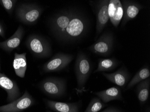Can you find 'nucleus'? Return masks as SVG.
Instances as JSON below:
<instances>
[{
	"mask_svg": "<svg viewBox=\"0 0 150 112\" xmlns=\"http://www.w3.org/2000/svg\"><path fill=\"white\" fill-rule=\"evenodd\" d=\"M94 94L105 104L114 100L124 101L121 88L118 86L113 87L106 90L98 91L94 92Z\"/></svg>",
	"mask_w": 150,
	"mask_h": 112,
	"instance_id": "obj_14",
	"label": "nucleus"
},
{
	"mask_svg": "<svg viewBox=\"0 0 150 112\" xmlns=\"http://www.w3.org/2000/svg\"><path fill=\"white\" fill-rule=\"evenodd\" d=\"M32 96L26 91L22 97L9 104L0 106V112H18L30 107L34 104Z\"/></svg>",
	"mask_w": 150,
	"mask_h": 112,
	"instance_id": "obj_9",
	"label": "nucleus"
},
{
	"mask_svg": "<svg viewBox=\"0 0 150 112\" xmlns=\"http://www.w3.org/2000/svg\"><path fill=\"white\" fill-rule=\"evenodd\" d=\"M24 30L21 26L13 35L5 41L0 42V48L7 52H11L13 50L18 48L23 37Z\"/></svg>",
	"mask_w": 150,
	"mask_h": 112,
	"instance_id": "obj_15",
	"label": "nucleus"
},
{
	"mask_svg": "<svg viewBox=\"0 0 150 112\" xmlns=\"http://www.w3.org/2000/svg\"><path fill=\"white\" fill-rule=\"evenodd\" d=\"M107 106V104L104 103L99 98L93 97L84 112H98Z\"/></svg>",
	"mask_w": 150,
	"mask_h": 112,
	"instance_id": "obj_21",
	"label": "nucleus"
},
{
	"mask_svg": "<svg viewBox=\"0 0 150 112\" xmlns=\"http://www.w3.org/2000/svg\"><path fill=\"white\" fill-rule=\"evenodd\" d=\"M101 112H125L122 109L115 106H111Z\"/></svg>",
	"mask_w": 150,
	"mask_h": 112,
	"instance_id": "obj_23",
	"label": "nucleus"
},
{
	"mask_svg": "<svg viewBox=\"0 0 150 112\" xmlns=\"http://www.w3.org/2000/svg\"><path fill=\"white\" fill-rule=\"evenodd\" d=\"M47 112H50V111H47Z\"/></svg>",
	"mask_w": 150,
	"mask_h": 112,
	"instance_id": "obj_25",
	"label": "nucleus"
},
{
	"mask_svg": "<svg viewBox=\"0 0 150 112\" xmlns=\"http://www.w3.org/2000/svg\"><path fill=\"white\" fill-rule=\"evenodd\" d=\"M40 88L47 96L52 97H60L66 91V83L61 78L51 77L44 80L40 84Z\"/></svg>",
	"mask_w": 150,
	"mask_h": 112,
	"instance_id": "obj_4",
	"label": "nucleus"
},
{
	"mask_svg": "<svg viewBox=\"0 0 150 112\" xmlns=\"http://www.w3.org/2000/svg\"><path fill=\"white\" fill-rule=\"evenodd\" d=\"M150 87V78L141 82L137 85L136 92L141 105L144 104L148 100Z\"/></svg>",
	"mask_w": 150,
	"mask_h": 112,
	"instance_id": "obj_18",
	"label": "nucleus"
},
{
	"mask_svg": "<svg viewBox=\"0 0 150 112\" xmlns=\"http://www.w3.org/2000/svg\"><path fill=\"white\" fill-rule=\"evenodd\" d=\"M0 87L6 92L9 101H13L20 95L19 88L16 83L5 74L0 73Z\"/></svg>",
	"mask_w": 150,
	"mask_h": 112,
	"instance_id": "obj_12",
	"label": "nucleus"
},
{
	"mask_svg": "<svg viewBox=\"0 0 150 112\" xmlns=\"http://www.w3.org/2000/svg\"><path fill=\"white\" fill-rule=\"evenodd\" d=\"M109 20L115 27H117L122 20L123 11L120 0H110L108 7Z\"/></svg>",
	"mask_w": 150,
	"mask_h": 112,
	"instance_id": "obj_13",
	"label": "nucleus"
},
{
	"mask_svg": "<svg viewBox=\"0 0 150 112\" xmlns=\"http://www.w3.org/2000/svg\"><path fill=\"white\" fill-rule=\"evenodd\" d=\"M114 42V37L112 32L104 33L95 42L88 47V49L92 53L103 56H108L112 51Z\"/></svg>",
	"mask_w": 150,
	"mask_h": 112,
	"instance_id": "obj_3",
	"label": "nucleus"
},
{
	"mask_svg": "<svg viewBox=\"0 0 150 112\" xmlns=\"http://www.w3.org/2000/svg\"><path fill=\"white\" fill-rule=\"evenodd\" d=\"M150 70L149 66H144L140 70H139L132 79L129 81V83L126 87V90H128L133 88V87L138 85V83L150 77Z\"/></svg>",
	"mask_w": 150,
	"mask_h": 112,
	"instance_id": "obj_19",
	"label": "nucleus"
},
{
	"mask_svg": "<svg viewBox=\"0 0 150 112\" xmlns=\"http://www.w3.org/2000/svg\"><path fill=\"white\" fill-rule=\"evenodd\" d=\"M0 36L3 38L5 37V30L1 23H0Z\"/></svg>",
	"mask_w": 150,
	"mask_h": 112,
	"instance_id": "obj_24",
	"label": "nucleus"
},
{
	"mask_svg": "<svg viewBox=\"0 0 150 112\" xmlns=\"http://www.w3.org/2000/svg\"><path fill=\"white\" fill-rule=\"evenodd\" d=\"M16 1L13 0H1L0 4L8 13H11L14 9Z\"/></svg>",
	"mask_w": 150,
	"mask_h": 112,
	"instance_id": "obj_22",
	"label": "nucleus"
},
{
	"mask_svg": "<svg viewBox=\"0 0 150 112\" xmlns=\"http://www.w3.org/2000/svg\"><path fill=\"white\" fill-rule=\"evenodd\" d=\"M13 66L16 75L20 78H24L27 67L26 53H15Z\"/></svg>",
	"mask_w": 150,
	"mask_h": 112,
	"instance_id": "obj_17",
	"label": "nucleus"
},
{
	"mask_svg": "<svg viewBox=\"0 0 150 112\" xmlns=\"http://www.w3.org/2000/svg\"><path fill=\"white\" fill-rule=\"evenodd\" d=\"M48 107L56 112H79V106L76 103H65L45 100Z\"/></svg>",
	"mask_w": 150,
	"mask_h": 112,
	"instance_id": "obj_16",
	"label": "nucleus"
},
{
	"mask_svg": "<svg viewBox=\"0 0 150 112\" xmlns=\"http://www.w3.org/2000/svg\"><path fill=\"white\" fill-rule=\"evenodd\" d=\"M102 75L108 80L121 87H126L130 78V75L126 66H121L115 72L112 73L103 72Z\"/></svg>",
	"mask_w": 150,
	"mask_h": 112,
	"instance_id": "obj_10",
	"label": "nucleus"
},
{
	"mask_svg": "<svg viewBox=\"0 0 150 112\" xmlns=\"http://www.w3.org/2000/svg\"><path fill=\"white\" fill-rule=\"evenodd\" d=\"M0 70H1V65H0Z\"/></svg>",
	"mask_w": 150,
	"mask_h": 112,
	"instance_id": "obj_26",
	"label": "nucleus"
},
{
	"mask_svg": "<svg viewBox=\"0 0 150 112\" xmlns=\"http://www.w3.org/2000/svg\"><path fill=\"white\" fill-rule=\"evenodd\" d=\"M75 74L77 82V89L82 92L91 71V62L86 54L78 53L75 63Z\"/></svg>",
	"mask_w": 150,
	"mask_h": 112,
	"instance_id": "obj_2",
	"label": "nucleus"
},
{
	"mask_svg": "<svg viewBox=\"0 0 150 112\" xmlns=\"http://www.w3.org/2000/svg\"><path fill=\"white\" fill-rule=\"evenodd\" d=\"M28 49L37 57L45 58L51 54V47L48 42L42 37L32 35L28 38L26 43Z\"/></svg>",
	"mask_w": 150,
	"mask_h": 112,
	"instance_id": "obj_5",
	"label": "nucleus"
},
{
	"mask_svg": "<svg viewBox=\"0 0 150 112\" xmlns=\"http://www.w3.org/2000/svg\"><path fill=\"white\" fill-rule=\"evenodd\" d=\"M42 10L35 5L23 4L16 10L18 19L23 23L32 24L35 23L40 17Z\"/></svg>",
	"mask_w": 150,
	"mask_h": 112,
	"instance_id": "obj_6",
	"label": "nucleus"
},
{
	"mask_svg": "<svg viewBox=\"0 0 150 112\" xmlns=\"http://www.w3.org/2000/svg\"><path fill=\"white\" fill-rule=\"evenodd\" d=\"M121 2L123 11L122 26H124L127 22L138 15L140 11L144 8V6L138 2L131 1L123 0Z\"/></svg>",
	"mask_w": 150,
	"mask_h": 112,
	"instance_id": "obj_11",
	"label": "nucleus"
},
{
	"mask_svg": "<svg viewBox=\"0 0 150 112\" xmlns=\"http://www.w3.org/2000/svg\"><path fill=\"white\" fill-rule=\"evenodd\" d=\"M108 0L98 1L94 4V10L96 16V37L102 33L109 20Z\"/></svg>",
	"mask_w": 150,
	"mask_h": 112,
	"instance_id": "obj_7",
	"label": "nucleus"
},
{
	"mask_svg": "<svg viewBox=\"0 0 150 112\" xmlns=\"http://www.w3.org/2000/svg\"><path fill=\"white\" fill-rule=\"evenodd\" d=\"M73 59L71 55L57 54L44 65L43 70L46 73L60 71L68 66Z\"/></svg>",
	"mask_w": 150,
	"mask_h": 112,
	"instance_id": "obj_8",
	"label": "nucleus"
},
{
	"mask_svg": "<svg viewBox=\"0 0 150 112\" xmlns=\"http://www.w3.org/2000/svg\"><path fill=\"white\" fill-rule=\"evenodd\" d=\"M120 63L119 61L115 58L100 59L98 60L97 68L94 73L112 71L117 68Z\"/></svg>",
	"mask_w": 150,
	"mask_h": 112,
	"instance_id": "obj_20",
	"label": "nucleus"
},
{
	"mask_svg": "<svg viewBox=\"0 0 150 112\" xmlns=\"http://www.w3.org/2000/svg\"><path fill=\"white\" fill-rule=\"evenodd\" d=\"M88 24L83 13L74 9H69L52 18L50 27L55 37L69 42L82 37L87 31Z\"/></svg>",
	"mask_w": 150,
	"mask_h": 112,
	"instance_id": "obj_1",
	"label": "nucleus"
}]
</instances>
